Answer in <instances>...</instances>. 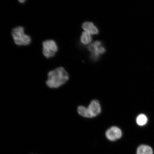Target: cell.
I'll return each mask as SVG.
<instances>
[{"instance_id": "6da1fadb", "label": "cell", "mask_w": 154, "mask_h": 154, "mask_svg": "<svg viewBox=\"0 0 154 154\" xmlns=\"http://www.w3.org/2000/svg\"><path fill=\"white\" fill-rule=\"evenodd\" d=\"M69 79L68 73L62 67L50 71L46 84L51 88H57L66 83Z\"/></svg>"}, {"instance_id": "7a4b0ae2", "label": "cell", "mask_w": 154, "mask_h": 154, "mask_svg": "<svg viewBox=\"0 0 154 154\" xmlns=\"http://www.w3.org/2000/svg\"><path fill=\"white\" fill-rule=\"evenodd\" d=\"M11 34L15 43L17 45H27L31 42V38L29 36L25 34L24 29L22 26L13 29Z\"/></svg>"}, {"instance_id": "3957f363", "label": "cell", "mask_w": 154, "mask_h": 154, "mask_svg": "<svg viewBox=\"0 0 154 154\" xmlns=\"http://www.w3.org/2000/svg\"><path fill=\"white\" fill-rule=\"evenodd\" d=\"M43 54L45 57H53L57 51L58 48L56 42L53 40H47L43 42Z\"/></svg>"}, {"instance_id": "277c9868", "label": "cell", "mask_w": 154, "mask_h": 154, "mask_svg": "<svg viewBox=\"0 0 154 154\" xmlns=\"http://www.w3.org/2000/svg\"><path fill=\"white\" fill-rule=\"evenodd\" d=\"M122 135V132L120 129L116 126L111 127L106 133L107 139L111 141H115L120 139Z\"/></svg>"}, {"instance_id": "5b68a950", "label": "cell", "mask_w": 154, "mask_h": 154, "mask_svg": "<svg viewBox=\"0 0 154 154\" xmlns=\"http://www.w3.org/2000/svg\"><path fill=\"white\" fill-rule=\"evenodd\" d=\"M92 117L97 116L101 112V107L99 101L93 100L90 103L88 107Z\"/></svg>"}, {"instance_id": "8992f818", "label": "cell", "mask_w": 154, "mask_h": 154, "mask_svg": "<svg viewBox=\"0 0 154 154\" xmlns=\"http://www.w3.org/2000/svg\"><path fill=\"white\" fill-rule=\"evenodd\" d=\"M82 28L85 31L91 35H97L99 34V30L97 27L92 22L84 23L82 25Z\"/></svg>"}, {"instance_id": "52a82bcc", "label": "cell", "mask_w": 154, "mask_h": 154, "mask_svg": "<svg viewBox=\"0 0 154 154\" xmlns=\"http://www.w3.org/2000/svg\"><path fill=\"white\" fill-rule=\"evenodd\" d=\"M153 151L150 146L141 145L138 148L137 154H153Z\"/></svg>"}, {"instance_id": "ba28073f", "label": "cell", "mask_w": 154, "mask_h": 154, "mask_svg": "<svg viewBox=\"0 0 154 154\" xmlns=\"http://www.w3.org/2000/svg\"><path fill=\"white\" fill-rule=\"evenodd\" d=\"M78 112L79 114L82 117L88 118H92L88 107L80 106L78 108Z\"/></svg>"}, {"instance_id": "9c48e42d", "label": "cell", "mask_w": 154, "mask_h": 154, "mask_svg": "<svg viewBox=\"0 0 154 154\" xmlns=\"http://www.w3.org/2000/svg\"><path fill=\"white\" fill-rule=\"evenodd\" d=\"M92 40L91 34L85 32H82L80 40L83 44L84 45H88L91 43Z\"/></svg>"}, {"instance_id": "30bf717a", "label": "cell", "mask_w": 154, "mask_h": 154, "mask_svg": "<svg viewBox=\"0 0 154 154\" xmlns=\"http://www.w3.org/2000/svg\"><path fill=\"white\" fill-rule=\"evenodd\" d=\"M147 118L145 115L140 114L136 118V123L140 126L145 125L147 122Z\"/></svg>"}, {"instance_id": "8fae6325", "label": "cell", "mask_w": 154, "mask_h": 154, "mask_svg": "<svg viewBox=\"0 0 154 154\" xmlns=\"http://www.w3.org/2000/svg\"><path fill=\"white\" fill-rule=\"evenodd\" d=\"M18 1L20 3H24L26 1V0H18Z\"/></svg>"}]
</instances>
